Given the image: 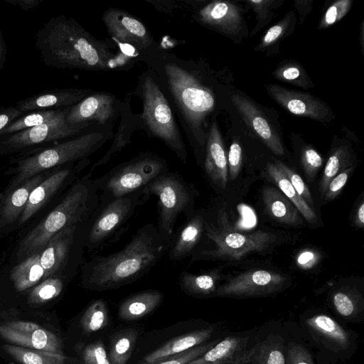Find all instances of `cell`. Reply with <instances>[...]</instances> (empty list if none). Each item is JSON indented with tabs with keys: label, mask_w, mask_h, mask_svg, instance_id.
I'll list each match as a JSON object with an SVG mask.
<instances>
[{
	"label": "cell",
	"mask_w": 364,
	"mask_h": 364,
	"mask_svg": "<svg viewBox=\"0 0 364 364\" xmlns=\"http://www.w3.org/2000/svg\"><path fill=\"white\" fill-rule=\"evenodd\" d=\"M171 241L164 238L154 224L141 227L121 250L97 256L85 264L82 284L92 290L116 289L129 284L146 273L169 248Z\"/></svg>",
	"instance_id": "1"
},
{
	"label": "cell",
	"mask_w": 364,
	"mask_h": 364,
	"mask_svg": "<svg viewBox=\"0 0 364 364\" xmlns=\"http://www.w3.org/2000/svg\"><path fill=\"white\" fill-rule=\"evenodd\" d=\"M36 47L45 65L57 68L105 70L114 55L73 18L52 17L37 31Z\"/></svg>",
	"instance_id": "2"
},
{
	"label": "cell",
	"mask_w": 364,
	"mask_h": 364,
	"mask_svg": "<svg viewBox=\"0 0 364 364\" xmlns=\"http://www.w3.org/2000/svg\"><path fill=\"white\" fill-rule=\"evenodd\" d=\"M87 175L73 184L60 203L21 240L22 256L41 252L49 240L63 229L92 221L100 208L97 180Z\"/></svg>",
	"instance_id": "3"
},
{
	"label": "cell",
	"mask_w": 364,
	"mask_h": 364,
	"mask_svg": "<svg viewBox=\"0 0 364 364\" xmlns=\"http://www.w3.org/2000/svg\"><path fill=\"white\" fill-rule=\"evenodd\" d=\"M106 139L103 133L90 132L15 159V165L7 172L14 176L4 192L15 188L38 173L87 157Z\"/></svg>",
	"instance_id": "4"
},
{
	"label": "cell",
	"mask_w": 364,
	"mask_h": 364,
	"mask_svg": "<svg viewBox=\"0 0 364 364\" xmlns=\"http://www.w3.org/2000/svg\"><path fill=\"white\" fill-rule=\"evenodd\" d=\"M146 200L155 196L159 202L158 229L160 234L171 241L173 228L178 216H187L192 210L196 191L179 175L168 173L157 177L142 189Z\"/></svg>",
	"instance_id": "5"
},
{
	"label": "cell",
	"mask_w": 364,
	"mask_h": 364,
	"mask_svg": "<svg viewBox=\"0 0 364 364\" xmlns=\"http://www.w3.org/2000/svg\"><path fill=\"white\" fill-rule=\"evenodd\" d=\"M166 162L156 156L144 155L115 167L97 180L102 191L100 202H107L141 190L167 172Z\"/></svg>",
	"instance_id": "6"
},
{
	"label": "cell",
	"mask_w": 364,
	"mask_h": 364,
	"mask_svg": "<svg viewBox=\"0 0 364 364\" xmlns=\"http://www.w3.org/2000/svg\"><path fill=\"white\" fill-rule=\"evenodd\" d=\"M165 73L171 92L187 122L193 131H201L203 122L215 106L212 92L176 64H166Z\"/></svg>",
	"instance_id": "7"
},
{
	"label": "cell",
	"mask_w": 364,
	"mask_h": 364,
	"mask_svg": "<svg viewBox=\"0 0 364 364\" xmlns=\"http://www.w3.org/2000/svg\"><path fill=\"white\" fill-rule=\"evenodd\" d=\"M205 235L213 243L212 248L193 253V259H217L238 260L252 253L262 252L277 240V235L262 230L250 234L231 232L205 222Z\"/></svg>",
	"instance_id": "8"
},
{
	"label": "cell",
	"mask_w": 364,
	"mask_h": 364,
	"mask_svg": "<svg viewBox=\"0 0 364 364\" xmlns=\"http://www.w3.org/2000/svg\"><path fill=\"white\" fill-rule=\"evenodd\" d=\"M142 117L151 132L185 162L186 151L168 102L158 85L147 77L143 84Z\"/></svg>",
	"instance_id": "9"
},
{
	"label": "cell",
	"mask_w": 364,
	"mask_h": 364,
	"mask_svg": "<svg viewBox=\"0 0 364 364\" xmlns=\"http://www.w3.org/2000/svg\"><path fill=\"white\" fill-rule=\"evenodd\" d=\"M69 109L47 123L1 136L0 155L16 153L37 144L75 136L92 124H68L65 118Z\"/></svg>",
	"instance_id": "10"
},
{
	"label": "cell",
	"mask_w": 364,
	"mask_h": 364,
	"mask_svg": "<svg viewBox=\"0 0 364 364\" xmlns=\"http://www.w3.org/2000/svg\"><path fill=\"white\" fill-rule=\"evenodd\" d=\"M146 201L142 190H139L105 203L91 222L85 246L91 251L98 248L132 215L138 206Z\"/></svg>",
	"instance_id": "11"
},
{
	"label": "cell",
	"mask_w": 364,
	"mask_h": 364,
	"mask_svg": "<svg viewBox=\"0 0 364 364\" xmlns=\"http://www.w3.org/2000/svg\"><path fill=\"white\" fill-rule=\"evenodd\" d=\"M287 278L275 272L256 269L247 271L217 288L219 296L252 297L267 296L281 290Z\"/></svg>",
	"instance_id": "12"
},
{
	"label": "cell",
	"mask_w": 364,
	"mask_h": 364,
	"mask_svg": "<svg viewBox=\"0 0 364 364\" xmlns=\"http://www.w3.org/2000/svg\"><path fill=\"white\" fill-rule=\"evenodd\" d=\"M0 336L13 345L63 354L60 338L33 322L18 321L0 323Z\"/></svg>",
	"instance_id": "13"
},
{
	"label": "cell",
	"mask_w": 364,
	"mask_h": 364,
	"mask_svg": "<svg viewBox=\"0 0 364 364\" xmlns=\"http://www.w3.org/2000/svg\"><path fill=\"white\" fill-rule=\"evenodd\" d=\"M267 90L278 104L295 115L323 121L330 114L326 104L309 94L277 85H268Z\"/></svg>",
	"instance_id": "14"
},
{
	"label": "cell",
	"mask_w": 364,
	"mask_h": 364,
	"mask_svg": "<svg viewBox=\"0 0 364 364\" xmlns=\"http://www.w3.org/2000/svg\"><path fill=\"white\" fill-rule=\"evenodd\" d=\"M110 35L117 41L139 48L151 44V38L143 23L124 11L109 9L102 16Z\"/></svg>",
	"instance_id": "15"
},
{
	"label": "cell",
	"mask_w": 364,
	"mask_h": 364,
	"mask_svg": "<svg viewBox=\"0 0 364 364\" xmlns=\"http://www.w3.org/2000/svg\"><path fill=\"white\" fill-rule=\"evenodd\" d=\"M85 223L70 225L56 235L47 243L40 253V264L45 272V279L63 270L69 261L71 250L77 242L79 227Z\"/></svg>",
	"instance_id": "16"
},
{
	"label": "cell",
	"mask_w": 364,
	"mask_h": 364,
	"mask_svg": "<svg viewBox=\"0 0 364 364\" xmlns=\"http://www.w3.org/2000/svg\"><path fill=\"white\" fill-rule=\"evenodd\" d=\"M255 350L248 347V338L228 336L188 364H249Z\"/></svg>",
	"instance_id": "17"
},
{
	"label": "cell",
	"mask_w": 364,
	"mask_h": 364,
	"mask_svg": "<svg viewBox=\"0 0 364 364\" xmlns=\"http://www.w3.org/2000/svg\"><path fill=\"white\" fill-rule=\"evenodd\" d=\"M231 100L248 127L272 152L282 156L284 150L278 134L255 104L240 95H232Z\"/></svg>",
	"instance_id": "18"
},
{
	"label": "cell",
	"mask_w": 364,
	"mask_h": 364,
	"mask_svg": "<svg viewBox=\"0 0 364 364\" xmlns=\"http://www.w3.org/2000/svg\"><path fill=\"white\" fill-rule=\"evenodd\" d=\"M92 92L82 89H55L44 90L20 100L15 107L26 113L38 110L58 109L73 107Z\"/></svg>",
	"instance_id": "19"
},
{
	"label": "cell",
	"mask_w": 364,
	"mask_h": 364,
	"mask_svg": "<svg viewBox=\"0 0 364 364\" xmlns=\"http://www.w3.org/2000/svg\"><path fill=\"white\" fill-rule=\"evenodd\" d=\"M114 97L107 93L88 95L70 107L66 122L70 124L92 122L104 124L114 115Z\"/></svg>",
	"instance_id": "20"
},
{
	"label": "cell",
	"mask_w": 364,
	"mask_h": 364,
	"mask_svg": "<svg viewBox=\"0 0 364 364\" xmlns=\"http://www.w3.org/2000/svg\"><path fill=\"white\" fill-rule=\"evenodd\" d=\"M49 174L45 171L38 173L15 188L3 192L0 200V225H11L19 220L27 204L32 190Z\"/></svg>",
	"instance_id": "21"
},
{
	"label": "cell",
	"mask_w": 364,
	"mask_h": 364,
	"mask_svg": "<svg viewBox=\"0 0 364 364\" xmlns=\"http://www.w3.org/2000/svg\"><path fill=\"white\" fill-rule=\"evenodd\" d=\"M205 172L217 187L224 189L228 183V161L223 143L216 122L210 128L204 162Z\"/></svg>",
	"instance_id": "22"
},
{
	"label": "cell",
	"mask_w": 364,
	"mask_h": 364,
	"mask_svg": "<svg viewBox=\"0 0 364 364\" xmlns=\"http://www.w3.org/2000/svg\"><path fill=\"white\" fill-rule=\"evenodd\" d=\"M73 174L70 166L59 168L45 178L31 192L18 224L28 221L54 196Z\"/></svg>",
	"instance_id": "23"
},
{
	"label": "cell",
	"mask_w": 364,
	"mask_h": 364,
	"mask_svg": "<svg viewBox=\"0 0 364 364\" xmlns=\"http://www.w3.org/2000/svg\"><path fill=\"white\" fill-rule=\"evenodd\" d=\"M201 22L227 34H235L242 25L239 8L229 1H215L198 12Z\"/></svg>",
	"instance_id": "24"
},
{
	"label": "cell",
	"mask_w": 364,
	"mask_h": 364,
	"mask_svg": "<svg viewBox=\"0 0 364 364\" xmlns=\"http://www.w3.org/2000/svg\"><path fill=\"white\" fill-rule=\"evenodd\" d=\"M205 220L202 214L191 215L177 237L168 248L169 259L183 260L190 256L200 242L205 228Z\"/></svg>",
	"instance_id": "25"
},
{
	"label": "cell",
	"mask_w": 364,
	"mask_h": 364,
	"mask_svg": "<svg viewBox=\"0 0 364 364\" xmlns=\"http://www.w3.org/2000/svg\"><path fill=\"white\" fill-rule=\"evenodd\" d=\"M213 332V328L210 327L174 338L147 354L142 359L141 364H151L203 344L211 337Z\"/></svg>",
	"instance_id": "26"
},
{
	"label": "cell",
	"mask_w": 364,
	"mask_h": 364,
	"mask_svg": "<svg viewBox=\"0 0 364 364\" xmlns=\"http://www.w3.org/2000/svg\"><path fill=\"white\" fill-rule=\"evenodd\" d=\"M262 200L268 214L279 222L292 226L303 223L294 205L277 188L265 186L262 191Z\"/></svg>",
	"instance_id": "27"
},
{
	"label": "cell",
	"mask_w": 364,
	"mask_h": 364,
	"mask_svg": "<svg viewBox=\"0 0 364 364\" xmlns=\"http://www.w3.org/2000/svg\"><path fill=\"white\" fill-rule=\"evenodd\" d=\"M162 300L163 294L156 290L138 292L122 302L119 316L125 321L139 319L154 311Z\"/></svg>",
	"instance_id": "28"
},
{
	"label": "cell",
	"mask_w": 364,
	"mask_h": 364,
	"mask_svg": "<svg viewBox=\"0 0 364 364\" xmlns=\"http://www.w3.org/2000/svg\"><path fill=\"white\" fill-rule=\"evenodd\" d=\"M40 253L28 256L11 269L10 278L16 291H25L45 279V272L40 264Z\"/></svg>",
	"instance_id": "29"
},
{
	"label": "cell",
	"mask_w": 364,
	"mask_h": 364,
	"mask_svg": "<svg viewBox=\"0 0 364 364\" xmlns=\"http://www.w3.org/2000/svg\"><path fill=\"white\" fill-rule=\"evenodd\" d=\"M267 170L280 191L294 205L299 213L309 223L315 225L317 217L314 210L299 196L279 168L274 163H268Z\"/></svg>",
	"instance_id": "30"
},
{
	"label": "cell",
	"mask_w": 364,
	"mask_h": 364,
	"mask_svg": "<svg viewBox=\"0 0 364 364\" xmlns=\"http://www.w3.org/2000/svg\"><path fill=\"white\" fill-rule=\"evenodd\" d=\"M306 325L314 333L339 347L346 348L350 343L348 333L327 315L314 316L306 321Z\"/></svg>",
	"instance_id": "31"
},
{
	"label": "cell",
	"mask_w": 364,
	"mask_h": 364,
	"mask_svg": "<svg viewBox=\"0 0 364 364\" xmlns=\"http://www.w3.org/2000/svg\"><path fill=\"white\" fill-rule=\"evenodd\" d=\"M3 350L20 364H65L63 354L31 349L13 344H4Z\"/></svg>",
	"instance_id": "32"
},
{
	"label": "cell",
	"mask_w": 364,
	"mask_h": 364,
	"mask_svg": "<svg viewBox=\"0 0 364 364\" xmlns=\"http://www.w3.org/2000/svg\"><path fill=\"white\" fill-rule=\"evenodd\" d=\"M219 274L217 271L194 274L181 273L180 283L185 292L193 296H207L215 293Z\"/></svg>",
	"instance_id": "33"
},
{
	"label": "cell",
	"mask_w": 364,
	"mask_h": 364,
	"mask_svg": "<svg viewBox=\"0 0 364 364\" xmlns=\"http://www.w3.org/2000/svg\"><path fill=\"white\" fill-rule=\"evenodd\" d=\"M68 108L38 110L24 113L9 124L1 136L13 134L50 122L63 114Z\"/></svg>",
	"instance_id": "34"
},
{
	"label": "cell",
	"mask_w": 364,
	"mask_h": 364,
	"mask_svg": "<svg viewBox=\"0 0 364 364\" xmlns=\"http://www.w3.org/2000/svg\"><path fill=\"white\" fill-rule=\"evenodd\" d=\"M251 363L252 364H285L282 341L271 336L257 345Z\"/></svg>",
	"instance_id": "35"
},
{
	"label": "cell",
	"mask_w": 364,
	"mask_h": 364,
	"mask_svg": "<svg viewBox=\"0 0 364 364\" xmlns=\"http://www.w3.org/2000/svg\"><path fill=\"white\" fill-rule=\"evenodd\" d=\"M134 330H127L115 336L111 343L109 357L112 364H127L136 340Z\"/></svg>",
	"instance_id": "36"
},
{
	"label": "cell",
	"mask_w": 364,
	"mask_h": 364,
	"mask_svg": "<svg viewBox=\"0 0 364 364\" xmlns=\"http://www.w3.org/2000/svg\"><path fill=\"white\" fill-rule=\"evenodd\" d=\"M108 321L107 304L102 299L93 301L86 309L81 319V326L87 333L103 328Z\"/></svg>",
	"instance_id": "37"
},
{
	"label": "cell",
	"mask_w": 364,
	"mask_h": 364,
	"mask_svg": "<svg viewBox=\"0 0 364 364\" xmlns=\"http://www.w3.org/2000/svg\"><path fill=\"white\" fill-rule=\"evenodd\" d=\"M63 289V280L57 277H50L35 286L30 291L27 301L32 305L45 304L58 296Z\"/></svg>",
	"instance_id": "38"
},
{
	"label": "cell",
	"mask_w": 364,
	"mask_h": 364,
	"mask_svg": "<svg viewBox=\"0 0 364 364\" xmlns=\"http://www.w3.org/2000/svg\"><path fill=\"white\" fill-rule=\"evenodd\" d=\"M348 166L347 158L343 149H338L329 156L321 181L320 188L322 196L331 181L346 170Z\"/></svg>",
	"instance_id": "39"
},
{
	"label": "cell",
	"mask_w": 364,
	"mask_h": 364,
	"mask_svg": "<svg viewBox=\"0 0 364 364\" xmlns=\"http://www.w3.org/2000/svg\"><path fill=\"white\" fill-rule=\"evenodd\" d=\"M216 343L217 341L203 343L151 364H188L191 361L203 355Z\"/></svg>",
	"instance_id": "40"
},
{
	"label": "cell",
	"mask_w": 364,
	"mask_h": 364,
	"mask_svg": "<svg viewBox=\"0 0 364 364\" xmlns=\"http://www.w3.org/2000/svg\"><path fill=\"white\" fill-rule=\"evenodd\" d=\"M274 164L283 172L299 196L312 208L314 200L310 191L302 178L282 162L276 161Z\"/></svg>",
	"instance_id": "41"
},
{
	"label": "cell",
	"mask_w": 364,
	"mask_h": 364,
	"mask_svg": "<svg viewBox=\"0 0 364 364\" xmlns=\"http://www.w3.org/2000/svg\"><path fill=\"white\" fill-rule=\"evenodd\" d=\"M350 0H340L333 4L326 11L319 28H325L340 21L349 11Z\"/></svg>",
	"instance_id": "42"
},
{
	"label": "cell",
	"mask_w": 364,
	"mask_h": 364,
	"mask_svg": "<svg viewBox=\"0 0 364 364\" xmlns=\"http://www.w3.org/2000/svg\"><path fill=\"white\" fill-rule=\"evenodd\" d=\"M82 358L85 364H112L101 341L85 346L82 351Z\"/></svg>",
	"instance_id": "43"
},
{
	"label": "cell",
	"mask_w": 364,
	"mask_h": 364,
	"mask_svg": "<svg viewBox=\"0 0 364 364\" xmlns=\"http://www.w3.org/2000/svg\"><path fill=\"white\" fill-rule=\"evenodd\" d=\"M301 162L306 176L311 179L323 164L320 154L312 148H305L301 155Z\"/></svg>",
	"instance_id": "44"
},
{
	"label": "cell",
	"mask_w": 364,
	"mask_h": 364,
	"mask_svg": "<svg viewBox=\"0 0 364 364\" xmlns=\"http://www.w3.org/2000/svg\"><path fill=\"white\" fill-rule=\"evenodd\" d=\"M285 364H314L310 353L301 346L289 343L287 348Z\"/></svg>",
	"instance_id": "45"
},
{
	"label": "cell",
	"mask_w": 364,
	"mask_h": 364,
	"mask_svg": "<svg viewBox=\"0 0 364 364\" xmlns=\"http://www.w3.org/2000/svg\"><path fill=\"white\" fill-rule=\"evenodd\" d=\"M333 304L338 313L344 317L352 316L355 311V304L348 294L336 292L333 296Z\"/></svg>",
	"instance_id": "46"
},
{
	"label": "cell",
	"mask_w": 364,
	"mask_h": 364,
	"mask_svg": "<svg viewBox=\"0 0 364 364\" xmlns=\"http://www.w3.org/2000/svg\"><path fill=\"white\" fill-rule=\"evenodd\" d=\"M352 167L348 168L335 176L328 185L323 195L326 200L335 198L346 185L352 171Z\"/></svg>",
	"instance_id": "47"
},
{
	"label": "cell",
	"mask_w": 364,
	"mask_h": 364,
	"mask_svg": "<svg viewBox=\"0 0 364 364\" xmlns=\"http://www.w3.org/2000/svg\"><path fill=\"white\" fill-rule=\"evenodd\" d=\"M242 149L240 145L237 142H232L230 145L229 152H228V172L230 180H234L238 175L241 164H242Z\"/></svg>",
	"instance_id": "48"
},
{
	"label": "cell",
	"mask_w": 364,
	"mask_h": 364,
	"mask_svg": "<svg viewBox=\"0 0 364 364\" xmlns=\"http://www.w3.org/2000/svg\"><path fill=\"white\" fill-rule=\"evenodd\" d=\"M23 114V112L17 109L15 106L0 107V135L9 124Z\"/></svg>",
	"instance_id": "49"
},
{
	"label": "cell",
	"mask_w": 364,
	"mask_h": 364,
	"mask_svg": "<svg viewBox=\"0 0 364 364\" xmlns=\"http://www.w3.org/2000/svg\"><path fill=\"white\" fill-rule=\"evenodd\" d=\"M279 78L289 81L298 82L299 79L301 77L302 73L301 70L296 65H288L279 70L275 74Z\"/></svg>",
	"instance_id": "50"
},
{
	"label": "cell",
	"mask_w": 364,
	"mask_h": 364,
	"mask_svg": "<svg viewBox=\"0 0 364 364\" xmlns=\"http://www.w3.org/2000/svg\"><path fill=\"white\" fill-rule=\"evenodd\" d=\"M286 27L287 23L285 22L271 27L264 36L262 46H267L275 41L283 33Z\"/></svg>",
	"instance_id": "51"
},
{
	"label": "cell",
	"mask_w": 364,
	"mask_h": 364,
	"mask_svg": "<svg viewBox=\"0 0 364 364\" xmlns=\"http://www.w3.org/2000/svg\"><path fill=\"white\" fill-rule=\"evenodd\" d=\"M318 260V256L311 250H305L296 257L297 265L302 269H309L314 266Z\"/></svg>",
	"instance_id": "52"
},
{
	"label": "cell",
	"mask_w": 364,
	"mask_h": 364,
	"mask_svg": "<svg viewBox=\"0 0 364 364\" xmlns=\"http://www.w3.org/2000/svg\"><path fill=\"white\" fill-rule=\"evenodd\" d=\"M4 1L18 6L24 11L36 8L41 3V0H4Z\"/></svg>",
	"instance_id": "53"
},
{
	"label": "cell",
	"mask_w": 364,
	"mask_h": 364,
	"mask_svg": "<svg viewBox=\"0 0 364 364\" xmlns=\"http://www.w3.org/2000/svg\"><path fill=\"white\" fill-rule=\"evenodd\" d=\"M7 55L6 45L3 38L1 31L0 29V72L3 69L6 63Z\"/></svg>",
	"instance_id": "54"
},
{
	"label": "cell",
	"mask_w": 364,
	"mask_h": 364,
	"mask_svg": "<svg viewBox=\"0 0 364 364\" xmlns=\"http://www.w3.org/2000/svg\"><path fill=\"white\" fill-rule=\"evenodd\" d=\"M355 225L358 228H363L364 225V203H361L358 207L356 216H355Z\"/></svg>",
	"instance_id": "55"
}]
</instances>
